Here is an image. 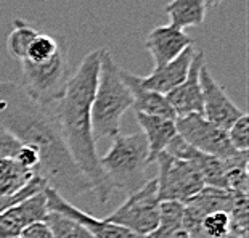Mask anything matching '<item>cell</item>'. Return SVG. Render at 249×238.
Segmentation results:
<instances>
[{"instance_id": "6da1fadb", "label": "cell", "mask_w": 249, "mask_h": 238, "mask_svg": "<svg viewBox=\"0 0 249 238\" xmlns=\"http://www.w3.org/2000/svg\"><path fill=\"white\" fill-rule=\"evenodd\" d=\"M0 129L21 145L39 153L34 176L63 198H77L92 192L89 179L74 163L55 113L37 103L19 82H0Z\"/></svg>"}, {"instance_id": "7a4b0ae2", "label": "cell", "mask_w": 249, "mask_h": 238, "mask_svg": "<svg viewBox=\"0 0 249 238\" xmlns=\"http://www.w3.org/2000/svg\"><path fill=\"white\" fill-rule=\"evenodd\" d=\"M102 49L84 56L76 73L70 76L66 91L53 111L74 163L92 185L100 203H108L113 188L100 166V156L92 134V103L100 76Z\"/></svg>"}, {"instance_id": "3957f363", "label": "cell", "mask_w": 249, "mask_h": 238, "mask_svg": "<svg viewBox=\"0 0 249 238\" xmlns=\"http://www.w3.org/2000/svg\"><path fill=\"white\" fill-rule=\"evenodd\" d=\"M134 105V98L121 77V66L107 49H102L100 76L92 103L93 140L114 139L121 134V119Z\"/></svg>"}, {"instance_id": "277c9868", "label": "cell", "mask_w": 249, "mask_h": 238, "mask_svg": "<svg viewBox=\"0 0 249 238\" xmlns=\"http://www.w3.org/2000/svg\"><path fill=\"white\" fill-rule=\"evenodd\" d=\"M100 166L111 188L134 193L146 182L148 144L142 132L123 135L118 134L108 153L100 158Z\"/></svg>"}, {"instance_id": "5b68a950", "label": "cell", "mask_w": 249, "mask_h": 238, "mask_svg": "<svg viewBox=\"0 0 249 238\" xmlns=\"http://www.w3.org/2000/svg\"><path fill=\"white\" fill-rule=\"evenodd\" d=\"M24 82L21 86L37 103L50 107L61 100L70 81V44L63 37L56 54L42 63L21 61Z\"/></svg>"}, {"instance_id": "8992f818", "label": "cell", "mask_w": 249, "mask_h": 238, "mask_svg": "<svg viewBox=\"0 0 249 238\" xmlns=\"http://www.w3.org/2000/svg\"><path fill=\"white\" fill-rule=\"evenodd\" d=\"M160 197H158L156 177L148 179L139 190L129 195V198L109 214L107 220L124 227L137 235L150 237L160 224Z\"/></svg>"}, {"instance_id": "52a82bcc", "label": "cell", "mask_w": 249, "mask_h": 238, "mask_svg": "<svg viewBox=\"0 0 249 238\" xmlns=\"http://www.w3.org/2000/svg\"><path fill=\"white\" fill-rule=\"evenodd\" d=\"M155 163L160 172L156 176L160 201L185 203L206 187L198 166L192 161L176 160L162 151L155 158Z\"/></svg>"}, {"instance_id": "ba28073f", "label": "cell", "mask_w": 249, "mask_h": 238, "mask_svg": "<svg viewBox=\"0 0 249 238\" xmlns=\"http://www.w3.org/2000/svg\"><path fill=\"white\" fill-rule=\"evenodd\" d=\"M176 129L182 139L187 140L203 155L227 160L238 153L231 146L227 130L209 123L203 114H188L176 118Z\"/></svg>"}, {"instance_id": "9c48e42d", "label": "cell", "mask_w": 249, "mask_h": 238, "mask_svg": "<svg viewBox=\"0 0 249 238\" xmlns=\"http://www.w3.org/2000/svg\"><path fill=\"white\" fill-rule=\"evenodd\" d=\"M199 86L203 93V116L209 123L229 130L230 126L245 114V111L231 102L225 89L215 81L206 65L199 71Z\"/></svg>"}, {"instance_id": "30bf717a", "label": "cell", "mask_w": 249, "mask_h": 238, "mask_svg": "<svg viewBox=\"0 0 249 238\" xmlns=\"http://www.w3.org/2000/svg\"><path fill=\"white\" fill-rule=\"evenodd\" d=\"M44 193L47 198V209L70 216L74 220H77L82 227H86L93 238H151V237L137 235L134 232L116 225L107 219L93 218L92 214L76 208L71 201H68L66 198H63L60 193H56L55 190H52L49 187H45Z\"/></svg>"}, {"instance_id": "8fae6325", "label": "cell", "mask_w": 249, "mask_h": 238, "mask_svg": "<svg viewBox=\"0 0 249 238\" xmlns=\"http://www.w3.org/2000/svg\"><path fill=\"white\" fill-rule=\"evenodd\" d=\"M47 213L49 209L44 190L10 206L8 209L0 213V238L19 237L28 225L44 220Z\"/></svg>"}, {"instance_id": "7c38bea8", "label": "cell", "mask_w": 249, "mask_h": 238, "mask_svg": "<svg viewBox=\"0 0 249 238\" xmlns=\"http://www.w3.org/2000/svg\"><path fill=\"white\" fill-rule=\"evenodd\" d=\"M203 66L204 52H196L185 81L166 95L177 118L188 114H203V93L199 86V71Z\"/></svg>"}, {"instance_id": "4fadbf2b", "label": "cell", "mask_w": 249, "mask_h": 238, "mask_svg": "<svg viewBox=\"0 0 249 238\" xmlns=\"http://www.w3.org/2000/svg\"><path fill=\"white\" fill-rule=\"evenodd\" d=\"M193 45V39L188 37L183 31H178L172 26H158L145 39V47L150 52L155 61V70L161 68Z\"/></svg>"}, {"instance_id": "5bb4252c", "label": "cell", "mask_w": 249, "mask_h": 238, "mask_svg": "<svg viewBox=\"0 0 249 238\" xmlns=\"http://www.w3.org/2000/svg\"><path fill=\"white\" fill-rule=\"evenodd\" d=\"M195 54H196V50L192 45V47H188L187 50H183L176 60H172L171 63H167V65H164L161 68L153 70L150 76H146V77L139 76L140 86L143 89H146V91L167 95L169 92L174 91V89L185 81Z\"/></svg>"}, {"instance_id": "9a60e30c", "label": "cell", "mask_w": 249, "mask_h": 238, "mask_svg": "<svg viewBox=\"0 0 249 238\" xmlns=\"http://www.w3.org/2000/svg\"><path fill=\"white\" fill-rule=\"evenodd\" d=\"M121 77H123V81L125 82V86L129 87V91L132 93V98H134V105L132 107H134L135 113L160 116V118H167V119L177 118L172 107L167 102L166 95L143 89L139 82V76L123 70V68H121Z\"/></svg>"}, {"instance_id": "2e32d148", "label": "cell", "mask_w": 249, "mask_h": 238, "mask_svg": "<svg viewBox=\"0 0 249 238\" xmlns=\"http://www.w3.org/2000/svg\"><path fill=\"white\" fill-rule=\"evenodd\" d=\"M135 118L148 144V166H150L151 163H155V158L166 150L169 142L177 135L176 119L148 116L142 113H135Z\"/></svg>"}, {"instance_id": "e0dca14e", "label": "cell", "mask_w": 249, "mask_h": 238, "mask_svg": "<svg viewBox=\"0 0 249 238\" xmlns=\"http://www.w3.org/2000/svg\"><path fill=\"white\" fill-rule=\"evenodd\" d=\"M164 12L171 19L169 26L183 31L204 23L206 3L204 0H171Z\"/></svg>"}, {"instance_id": "ac0fdd59", "label": "cell", "mask_w": 249, "mask_h": 238, "mask_svg": "<svg viewBox=\"0 0 249 238\" xmlns=\"http://www.w3.org/2000/svg\"><path fill=\"white\" fill-rule=\"evenodd\" d=\"M33 177V171L21 167L12 158H0V198L18 193Z\"/></svg>"}, {"instance_id": "d6986e66", "label": "cell", "mask_w": 249, "mask_h": 238, "mask_svg": "<svg viewBox=\"0 0 249 238\" xmlns=\"http://www.w3.org/2000/svg\"><path fill=\"white\" fill-rule=\"evenodd\" d=\"M183 203L161 201L160 204V224L150 235L151 238H171L183 230Z\"/></svg>"}, {"instance_id": "ffe728a7", "label": "cell", "mask_w": 249, "mask_h": 238, "mask_svg": "<svg viewBox=\"0 0 249 238\" xmlns=\"http://www.w3.org/2000/svg\"><path fill=\"white\" fill-rule=\"evenodd\" d=\"M224 167L227 190L248 195V151H238L235 156L224 160Z\"/></svg>"}, {"instance_id": "44dd1931", "label": "cell", "mask_w": 249, "mask_h": 238, "mask_svg": "<svg viewBox=\"0 0 249 238\" xmlns=\"http://www.w3.org/2000/svg\"><path fill=\"white\" fill-rule=\"evenodd\" d=\"M39 34L37 31L31 26L29 23H26L24 19L17 18L13 21V29L12 33L7 37V52L8 55L15 58L18 61H23L28 52L31 42L34 40V37Z\"/></svg>"}, {"instance_id": "7402d4cb", "label": "cell", "mask_w": 249, "mask_h": 238, "mask_svg": "<svg viewBox=\"0 0 249 238\" xmlns=\"http://www.w3.org/2000/svg\"><path fill=\"white\" fill-rule=\"evenodd\" d=\"M44 222L49 225L53 238H93L92 234L77 220L56 211H49Z\"/></svg>"}, {"instance_id": "603a6c76", "label": "cell", "mask_w": 249, "mask_h": 238, "mask_svg": "<svg viewBox=\"0 0 249 238\" xmlns=\"http://www.w3.org/2000/svg\"><path fill=\"white\" fill-rule=\"evenodd\" d=\"M195 165L198 166L206 187H215V188L227 190L224 160H219V158L208 156V155H201L198 160L195 161Z\"/></svg>"}, {"instance_id": "cb8c5ba5", "label": "cell", "mask_w": 249, "mask_h": 238, "mask_svg": "<svg viewBox=\"0 0 249 238\" xmlns=\"http://www.w3.org/2000/svg\"><path fill=\"white\" fill-rule=\"evenodd\" d=\"M63 37L61 36H49V34H37L34 37V40L31 42L28 52H26V56L23 61H29V63H42L45 60L52 58L60 47Z\"/></svg>"}, {"instance_id": "d4e9b609", "label": "cell", "mask_w": 249, "mask_h": 238, "mask_svg": "<svg viewBox=\"0 0 249 238\" xmlns=\"http://www.w3.org/2000/svg\"><path fill=\"white\" fill-rule=\"evenodd\" d=\"M230 234V214L225 211H215L204 216L199 224L201 238H227Z\"/></svg>"}, {"instance_id": "484cf974", "label": "cell", "mask_w": 249, "mask_h": 238, "mask_svg": "<svg viewBox=\"0 0 249 238\" xmlns=\"http://www.w3.org/2000/svg\"><path fill=\"white\" fill-rule=\"evenodd\" d=\"M229 140L231 146L236 151H248L249 148V116L245 113L240 119H236L235 123L230 126V129L227 130Z\"/></svg>"}, {"instance_id": "4316f807", "label": "cell", "mask_w": 249, "mask_h": 238, "mask_svg": "<svg viewBox=\"0 0 249 238\" xmlns=\"http://www.w3.org/2000/svg\"><path fill=\"white\" fill-rule=\"evenodd\" d=\"M164 151H166L169 156L176 158V160L192 161V163H195L201 155H203V153L198 151L195 146L190 145L188 142L185 139H182L178 134L174 137L171 142H169V145L166 146V150H164Z\"/></svg>"}, {"instance_id": "83f0119b", "label": "cell", "mask_w": 249, "mask_h": 238, "mask_svg": "<svg viewBox=\"0 0 249 238\" xmlns=\"http://www.w3.org/2000/svg\"><path fill=\"white\" fill-rule=\"evenodd\" d=\"M15 161H17L21 167H24V169H28V171L34 172L37 169V166H39L40 158H39V153H37L34 148L21 145V148L17 153V156H15Z\"/></svg>"}, {"instance_id": "f1b7e54d", "label": "cell", "mask_w": 249, "mask_h": 238, "mask_svg": "<svg viewBox=\"0 0 249 238\" xmlns=\"http://www.w3.org/2000/svg\"><path fill=\"white\" fill-rule=\"evenodd\" d=\"M21 148V144L8 134L7 130L0 129V158H12L15 160L18 150Z\"/></svg>"}, {"instance_id": "f546056e", "label": "cell", "mask_w": 249, "mask_h": 238, "mask_svg": "<svg viewBox=\"0 0 249 238\" xmlns=\"http://www.w3.org/2000/svg\"><path fill=\"white\" fill-rule=\"evenodd\" d=\"M19 237L21 238H53L49 225H47L44 220L34 222V224L28 225L23 232H21Z\"/></svg>"}, {"instance_id": "4dcf8cb0", "label": "cell", "mask_w": 249, "mask_h": 238, "mask_svg": "<svg viewBox=\"0 0 249 238\" xmlns=\"http://www.w3.org/2000/svg\"><path fill=\"white\" fill-rule=\"evenodd\" d=\"M222 2H224V0H204L206 7H219Z\"/></svg>"}, {"instance_id": "1f68e13d", "label": "cell", "mask_w": 249, "mask_h": 238, "mask_svg": "<svg viewBox=\"0 0 249 238\" xmlns=\"http://www.w3.org/2000/svg\"><path fill=\"white\" fill-rule=\"evenodd\" d=\"M15 238H21V237H15Z\"/></svg>"}]
</instances>
